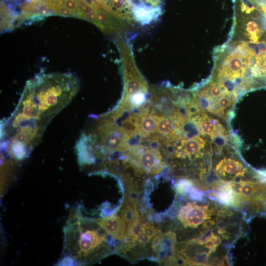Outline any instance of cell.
Returning a JSON list of instances; mask_svg holds the SVG:
<instances>
[{"label":"cell","mask_w":266,"mask_h":266,"mask_svg":"<svg viewBox=\"0 0 266 266\" xmlns=\"http://www.w3.org/2000/svg\"><path fill=\"white\" fill-rule=\"evenodd\" d=\"M193 119L198 126L200 134L203 136H208L212 141L213 136L217 132L219 125V120L210 118L205 113L203 112L194 117Z\"/></svg>","instance_id":"cell-13"},{"label":"cell","mask_w":266,"mask_h":266,"mask_svg":"<svg viewBox=\"0 0 266 266\" xmlns=\"http://www.w3.org/2000/svg\"><path fill=\"white\" fill-rule=\"evenodd\" d=\"M225 208L212 226L200 231L197 237L188 241L177 253L180 264L189 265H228V258L224 254V244L236 236L235 224L222 219L228 212Z\"/></svg>","instance_id":"cell-2"},{"label":"cell","mask_w":266,"mask_h":266,"mask_svg":"<svg viewBox=\"0 0 266 266\" xmlns=\"http://www.w3.org/2000/svg\"><path fill=\"white\" fill-rule=\"evenodd\" d=\"M174 125L168 117L157 116V132L163 137H167L171 141L177 138L179 132L174 129Z\"/></svg>","instance_id":"cell-14"},{"label":"cell","mask_w":266,"mask_h":266,"mask_svg":"<svg viewBox=\"0 0 266 266\" xmlns=\"http://www.w3.org/2000/svg\"><path fill=\"white\" fill-rule=\"evenodd\" d=\"M95 220L105 233L113 239L121 240L125 236L128 225L122 217L113 213Z\"/></svg>","instance_id":"cell-10"},{"label":"cell","mask_w":266,"mask_h":266,"mask_svg":"<svg viewBox=\"0 0 266 266\" xmlns=\"http://www.w3.org/2000/svg\"><path fill=\"white\" fill-rule=\"evenodd\" d=\"M131 4L132 8L134 6H143L144 5L142 0H129Z\"/></svg>","instance_id":"cell-19"},{"label":"cell","mask_w":266,"mask_h":266,"mask_svg":"<svg viewBox=\"0 0 266 266\" xmlns=\"http://www.w3.org/2000/svg\"><path fill=\"white\" fill-rule=\"evenodd\" d=\"M133 153L135 154L132 163L138 171L151 175L159 173L162 171L164 162L158 150L152 148H138Z\"/></svg>","instance_id":"cell-6"},{"label":"cell","mask_w":266,"mask_h":266,"mask_svg":"<svg viewBox=\"0 0 266 266\" xmlns=\"http://www.w3.org/2000/svg\"><path fill=\"white\" fill-rule=\"evenodd\" d=\"M176 234L171 231L162 233L160 231L153 239L152 248L159 260L171 264L175 257Z\"/></svg>","instance_id":"cell-7"},{"label":"cell","mask_w":266,"mask_h":266,"mask_svg":"<svg viewBox=\"0 0 266 266\" xmlns=\"http://www.w3.org/2000/svg\"><path fill=\"white\" fill-rule=\"evenodd\" d=\"M121 217L128 225L137 220L140 216L135 207L132 205L128 204L123 208L121 213Z\"/></svg>","instance_id":"cell-15"},{"label":"cell","mask_w":266,"mask_h":266,"mask_svg":"<svg viewBox=\"0 0 266 266\" xmlns=\"http://www.w3.org/2000/svg\"><path fill=\"white\" fill-rule=\"evenodd\" d=\"M247 170L238 161L232 158H224L216 165L215 174L221 177L229 178L231 181H237L243 179Z\"/></svg>","instance_id":"cell-8"},{"label":"cell","mask_w":266,"mask_h":266,"mask_svg":"<svg viewBox=\"0 0 266 266\" xmlns=\"http://www.w3.org/2000/svg\"><path fill=\"white\" fill-rule=\"evenodd\" d=\"M79 89V80L71 73L40 74L27 81L15 110L1 124L5 155L18 161L28 157L50 121Z\"/></svg>","instance_id":"cell-1"},{"label":"cell","mask_w":266,"mask_h":266,"mask_svg":"<svg viewBox=\"0 0 266 266\" xmlns=\"http://www.w3.org/2000/svg\"><path fill=\"white\" fill-rule=\"evenodd\" d=\"M254 177L258 181L266 183V169L256 170L254 172Z\"/></svg>","instance_id":"cell-18"},{"label":"cell","mask_w":266,"mask_h":266,"mask_svg":"<svg viewBox=\"0 0 266 266\" xmlns=\"http://www.w3.org/2000/svg\"><path fill=\"white\" fill-rule=\"evenodd\" d=\"M193 183L189 179H181L175 186L176 192L179 194H183L188 192L193 188Z\"/></svg>","instance_id":"cell-16"},{"label":"cell","mask_w":266,"mask_h":266,"mask_svg":"<svg viewBox=\"0 0 266 266\" xmlns=\"http://www.w3.org/2000/svg\"><path fill=\"white\" fill-rule=\"evenodd\" d=\"M114 17L128 23L134 21L132 5L129 0H94Z\"/></svg>","instance_id":"cell-9"},{"label":"cell","mask_w":266,"mask_h":266,"mask_svg":"<svg viewBox=\"0 0 266 266\" xmlns=\"http://www.w3.org/2000/svg\"><path fill=\"white\" fill-rule=\"evenodd\" d=\"M115 43L119 51L123 74L124 91L121 104L124 107L133 96L147 94L148 85L137 67L128 40L119 38Z\"/></svg>","instance_id":"cell-4"},{"label":"cell","mask_w":266,"mask_h":266,"mask_svg":"<svg viewBox=\"0 0 266 266\" xmlns=\"http://www.w3.org/2000/svg\"><path fill=\"white\" fill-rule=\"evenodd\" d=\"M216 204L208 203L198 204L196 202H188L182 205L177 214V218L185 228H200L202 230L215 224L219 218V210Z\"/></svg>","instance_id":"cell-5"},{"label":"cell","mask_w":266,"mask_h":266,"mask_svg":"<svg viewBox=\"0 0 266 266\" xmlns=\"http://www.w3.org/2000/svg\"><path fill=\"white\" fill-rule=\"evenodd\" d=\"M205 144V140L199 135L188 138L182 140L180 145L178 146L177 149L180 151L176 156L188 157L191 160L201 158L204 156Z\"/></svg>","instance_id":"cell-11"},{"label":"cell","mask_w":266,"mask_h":266,"mask_svg":"<svg viewBox=\"0 0 266 266\" xmlns=\"http://www.w3.org/2000/svg\"><path fill=\"white\" fill-rule=\"evenodd\" d=\"M64 257L75 265L88 264L105 254L107 233L96 220L75 211L64 229Z\"/></svg>","instance_id":"cell-3"},{"label":"cell","mask_w":266,"mask_h":266,"mask_svg":"<svg viewBox=\"0 0 266 266\" xmlns=\"http://www.w3.org/2000/svg\"><path fill=\"white\" fill-rule=\"evenodd\" d=\"M144 5L152 8H162V0H142Z\"/></svg>","instance_id":"cell-17"},{"label":"cell","mask_w":266,"mask_h":266,"mask_svg":"<svg viewBox=\"0 0 266 266\" xmlns=\"http://www.w3.org/2000/svg\"><path fill=\"white\" fill-rule=\"evenodd\" d=\"M133 123L136 131L148 136L157 131V116L143 112L135 116Z\"/></svg>","instance_id":"cell-12"}]
</instances>
